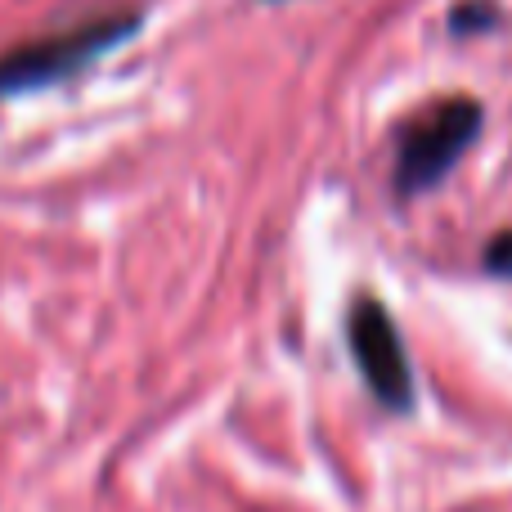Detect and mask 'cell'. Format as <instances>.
Instances as JSON below:
<instances>
[{
  "mask_svg": "<svg viewBox=\"0 0 512 512\" xmlns=\"http://www.w3.org/2000/svg\"><path fill=\"white\" fill-rule=\"evenodd\" d=\"M481 131L477 99H436L423 113H414L396 135V189L400 194H427L454 171Z\"/></svg>",
  "mask_w": 512,
  "mask_h": 512,
  "instance_id": "7a4b0ae2",
  "label": "cell"
},
{
  "mask_svg": "<svg viewBox=\"0 0 512 512\" xmlns=\"http://www.w3.org/2000/svg\"><path fill=\"white\" fill-rule=\"evenodd\" d=\"M140 23H144V14L117 9V14H99L77 27H63V32L32 36V41L14 45V50L0 54V99L36 95L45 86L81 77L104 54H113L122 41H131L140 32Z\"/></svg>",
  "mask_w": 512,
  "mask_h": 512,
  "instance_id": "6da1fadb",
  "label": "cell"
},
{
  "mask_svg": "<svg viewBox=\"0 0 512 512\" xmlns=\"http://www.w3.org/2000/svg\"><path fill=\"white\" fill-rule=\"evenodd\" d=\"M346 342H351V355L378 405L391 414H409L414 409V369H409V351L400 342L396 319L378 297L369 292L355 297L351 315H346Z\"/></svg>",
  "mask_w": 512,
  "mask_h": 512,
  "instance_id": "3957f363",
  "label": "cell"
},
{
  "mask_svg": "<svg viewBox=\"0 0 512 512\" xmlns=\"http://www.w3.org/2000/svg\"><path fill=\"white\" fill-rule=\"evenodd\" d=\"M486 270H495V274H512V230L495 234V239L486 243Z\"/></svg>",
  "mask_w": 512,
  "mask_h": 512,
  "instance_id": "277c9868",
  "label": "cell"
}]
</instances>
